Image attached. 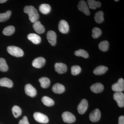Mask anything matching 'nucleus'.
<instances>
[{"label": "nucleus", "mask_w": 124, "mask_h": 124, "mask_svg": "<svg viewBox=\"0 0 124 124\" xmlns=\"http://www.w3.org/2000/svg\"><path fill=\"white\" fill-rule=\"evenodd\" d=\"M113 91L116 92H121L124 91V80L122 78H120L118 81L112 86Z\"/></svg>", "instance_id": "423d86ee"}, {"label": "nucleus", "mask_w": 124, "mask_h": 124, "mask_svg": "<svg viewBox=\"0 0 124 124\" xmlns=\"http://www.w3.org/2000/svg\"><path fill=\"white\" fill-rule=\"evenodd\" d=\"M113 98L120 107L124 106V94L122 92H116L113 95Z\"/></svg>", "instance_id": "39448f33"}, {"label": "nucleus", "mask_w": 124, "mask_h": 124, "mask_svg": "<svg viewBox=\"0 0 124 124\" xmlns=\"http://www.w3.org/2000/svg\"><path fill=\"white\" fill-rule=\"evenodd\" d=\"M19 124H30L28 122L27 117L24 116L22 120L19 121Z\"/></svg>", "instance_id": "72a5a7b5"}, {"label": "nucleus", "mask_w": 124, "mask_h": 124, "mask_svg": "<svg viewBox=\"0 0 124 124\" xmlns=\"http://www.w3.org/2000/svg\"><path fill=\"white\" fill-rule=\"evenodd\" d=\"M7 51L10 54L15 57H22L24 54V53L22 49L18 46H8Z\"/></svg>", "instance_id": "f03ea898"}, {"label": "nucleus", "mask_w": 124, "mask_h": 124, "mask_svg": "<svg viewBox=\"0 0 124 124\" xmlns=\"http://www.w3.org/2000/svg\"><path fill=\"white\" fill-rule=\"evenodd\" d=\"M119 1V0H115V1Z\"/></svg>", "instance_id": "e433bc0d"}, {"label": "nucleus", "mask_w": 124, "mask_h": 124, "mask_svg": "<svg viewBox=\"0 0 124 124\" xmlns=\"http://www.w3.org/2000/svg\"><path fill=\"white\" fill-rule=\"evenodd\" d=\"M103 12L99 11L97 12L94 16V19L95 22L98 23H101L104 21Z\"/></svg>", "instance_id": "5701e85b"}, {"label": "nucleus", "mask_w": 124, "mask_h": 124, "mask_svg": "<svg viewBox=\"0 0 124 124\" xmlns=\"http://www.w3.org/2000/svg\"><path fill=\"white\" fill-rule=\"evenodd\" d=\"M108 70L107 67L103 66H99L94 69L93 72L94 74L97 75H101L104 74Z\"/></svg>", "instance_id": "aec40b11"}, {"label": "nucleus", "mask_w": 124, "mask_h": 124, "mask_svg": "<svg viewBox=\"0 0 124 124\" xmlns=\"http://www.w3.org/2000/svg\"><path fill=\"white\" fill-rule=\"evenodd\" d=\"M15 31V28L13 26H8L5 28L2 31V33L6 36H10L13 35Z\"/></svg>", "instance_id": "393cba45"}, {"label": "nucleus", "mask_w": 124, "mask_h": 124, "mask_svg": "<svg viewBox=\"0 0 124 124\" xmlns=\"http://www.w3.org/2000/svg\"><path fill=\"white\" fill-rule=\"evenodd\" d=\"M98 46L100 50L105 52L108 50L109 47V43L107 41H103L99 43Z\"/></svg>", "instance_id": "bb28decb"}, {"label": "nucleus", "mask_w": 124, "mask_h": 124, "mask_svg": "<svg viewBox=\"0 0 124 124\" xmlns=\"http://www.w3.org/2000/svg\"><path fill=\"white\" fill-rule=\"evenodd\" d=\"M62 118L64 122L68 124L73 123L76 121V118L75 116L69 112H63L62 115Z\"/></svg>", "instance_id": "7ed1b4c3"}, {"label": "nucleus", "mask_w": 124, "mask_h": 124, "mask_svg": "<svg viewBox=\"0 0 124 124\" xmlns=\"http://www.w3.org/2000/svg\"><path fill=\"white\" fill-rule=\"evenodd\" d=\"M8 69V67L4 59L0 58V71H7Z\"/></svg>", "instance_id": "c85d7f7f"}, {"label": "nucleus", "mask_w": 124, "mask_h": 124, "mask_svg": "<svg viewBox=\"0 0 124 124\" xmlns=\"http://www.w3.org/2000/svg\"><path fill=\"white\" fill-rule=\"evenodd\" d=\"M33 117L37 121L40 123L46 124L49 122L47 116L40 112H35L33 114Z\"/></svg>", "instance_id": "20e7f679"}, {"label": "nucleus", "mask_w": 124, "mask_h": 124, "mask_svg": "<svg viewBox=\"0 0 124 124\" xmlns=\"http://www.w3.org/2000/svg\"><path fill=\"white\" fill-rule=\"evenodd\" d=\"M101 116V112L100 110L97 108L94 110L90 113L89 115L90 119L92 122H97L100 120Z\"/></svg>", "instance_id": "ddd939ff"}, {"label": "nucleus", "mask_w": 124, "mask_h": 124, "mask_svg": "<svg viewBox=\"0 0 124 124\" xmlns=\"http://www.w3.org/2000/svg\"><path fill=\"white\" fill-rule=\"evenodd\" d=\"M24 90L27 95L30 97H34L36 95L37 91L36 89L30 84H27L25 85Z\"/></svg>", "instance_id": "f8f14e48"}, {"label": "nucleus", "mask_w": 124, "mask_h": 124, "mask_svg": "<svg viewBox=\"0 0 124 124\" xmlns=\"http://www.w3.org/2000/svg\"><path fill=\"white\" fill-rule=\"evenodd\" d=\"M24 12L28 14L29 20L31 22L34 23L38 21L39 16L38 11L33 6H25L24 8Z\"/></svg>", "instance_id": "f257e3e1"}, {"label": "nucleus", "mask_w": 124, "mask_h": 124, "mask_svg": "<svg viewBox=\"0 0 124 124\" xmlns=\"http://www.w3.org/2000/svg\"><path fill=\"white\" fill-rule=\"evenodd\" d=\"M78 8L79 10L85 15L88 16L90 14V12L89 10L88 5L85 1H80L78 5Z\"/></svg>", "instance_id": "0eeeda50"}, {"label": "nucleus", "mask_w": 124, "mask_h": 124, "mask_svg": "<svg viewBox=\"0 0 124 124\" xmlns=\"http://www.w3.org/2000/svg\"><path fill=\"white\" fill-rule=\"evenodd\" d=\"M80 67L77 65L73 66L71 68V72L73 75L76 76L78 75L81 71Z\"/></svg>", "instance_id": "473e14b6"}, {"label": "nucleus", "mask_w": 124, "mask_h": 124, "mask_svg": "<svg viewBox=\"0 0 124 124\" xmlns=\"http://www.w3.org/2000/svg\"><path fill=\"white\" fill-rule=\"evenodd\" d=\"M58 29L61 33L64 34L68 33L69 30L68 23L65 20H60L59 23Z\"/></svg>", "instance_id": "1a4fd4ad"}, {"label": "nucleus", "mask_w": 124, "mask_h": 124, "mask_svg": "<svg viewBox=\"0 0 124 124\" xmlns=\"http://www.w3.org/2000/svg\"><path fill=\"white\" fill-rule=\"evenodd\" d=\"M33 27L34 30L39 34L44 33L45 31L44 27L39 21H37L33 23Z\"/></svg>", "instance_id": "2eb2a0df"}, {"label": "nucleus", "mask_w": 124, "mask_h": 124, "mask_svg": "<svg viewBox=\"0 0 124 124\" xmlns=\"http://www.w3.org/2000/svg\"><path fill=\"white\" fill-rule=\"evenodd\" d=\"M47 40L52 46H54L57 42V35L55 32L53 31H49L46 34Z\"/></svg>", "instance_id": "6e6552de"}, {"label": "nucleus", "mask_w": 124, "mask_h": 124, "mask_svg": "<svg viewBox=\"0 0 124 124\" xmlns=\"http://www.w3.org/2000/svg\"><path fill=\"white\" fill-rule=\"evenodd\" d=\"M28 39L35 44H38L41 41L40 36L35 33H30L28 35Z\"/></svg>", "instance_id": "dca6fc26"}, {"label": "nucleus", "mask_w": 124, "mask_h": 124, "mask_svg": "<svg viewBox=\"0 0 124 124\" xmlns=\"http://www.w3.org/2000/svg\"><path fill=\"white\" fill-rule=\"evenodd\" d=\"M118 124H124V116H121L119 117Z\"/></svg>", "instance_id": "f704fd0d"}, {"label": "nucleus", "mask_w": 124, "mask_h": 124, "mask_svg": "<svg viewBox=\"0 0 124 124\" xmlns=\"http://www.w3.org/2000/svg\"><path fill=\"white\" fill-rule=\"evenodd\" d=\"M92 36L93 38L95 39L98 38L101 35L102 31L100 28L95 27L92 30Z\"/></svg>", "instance_id": "2f4dec72"}, {"label": "nucleus", "mask_w": 124, "mask_h": 124, "mask_svg": "<svg viewBox=\"0 0 124 124\" xmlns=\"http://www.w3.org/2000/svg\"><path fill=\"white\" fill-rule=\"evenodd\" d=\"M46 60L42 57H39L35 59L32 62V66L36 68H40L44 66Z\"/></svg>", "instance_id": "9b49d317"}, {"label": "nucleus", "mask_w": 124, "mask_h": 124, "mask_svg": "<svg viewBox=\"0 0 124 124\" xmlns=\"http://www.w3.org/2000/svg\"><path fill=\"white\" fill-rule=\"evenodd\" d=\"M42 101L44 104L47 106H51L54 104V101L53 99L47 96H44L42 98Z\"/></svg>", "instance_id": "cd10ccee"}, {"label": "nucleus", "mask_w": 124, "mask_h": 124, "mask_svg": "<svg viewBox=\"0 0 124 124\" xmlns=\"http://www.w3.org/2000/svg\"><path fill=\"white\" fill-rule=\"evenodd\" d=\"M75 54L76 56L82 57L85 58H88L89 56L88 52L82 49H80L75 51Z\"/></svg>", "instance_id": "c756f323"}, {"label": "nucleus", "mask_w": 124, "mask_h": 124, "mask_svg": "<svg viewBox=\"0 0 124 124\" xmlns=\"http://www.w3.org/2000/svg\"><path fill=\"white\" fill-rule=\"evenodd\" d=\"M65 90L64 85L59 83L55 84L52 87V90L55 93H62L64 92Z\"/></svg>", "instance_id": "a211bd4d"}, {"label": "nucleus", "mask_w": 124, "mask_h": 124, "mask_svg": "<svg viewBox=\"0 0 124 124\" xmlns=\"http://www.w3.org/2000/svg\"><path fill=\"white\" fill-rule=\"evenodd\" d=\"M51 8L50 5L48 4H42L40 6L39 10L41 13L47 14L51 11Z\"/></svg>", "instance_id": "412c9836"}, {"label": "nucleus", "mask_w": 124, "mask_h": 124, "mask_svg": "<svg viewBox=\"0 0 124 124\" xmlns=\"http://www.w3.org/2000/svg\"><path fill=\"white\" fill-rule=\"evenodd\" d=\"M88 107V103L87 100L83 99L81 100L78 107V110L80 114H83L86 112Z\"/></svg>", "instance_id": "9d476101"}, {"label": "nucleus", "mask_w": 124, "mask_h": 124, "mask_svg": "<svg viewBox=\"0 0 124 124\" xmlns=\"http://www.w3.org/2000/svg\"><path fill=\"white\" fill-rule=\"evenodd\" d=\"M39 81L40 83L41 86L44 88H46L49 86L50 81L48 78L43 77L40 78Z\"/></svg>", "instance_id": "4be33fe9"}, {"label": "nucleus", "mask_w": 124, "mask_h": 124, "mask_svg": "<svg viewBox=\"0 0 124 124\" xmlns=\"http://www.w3.org/2000/svg\"><path fill=\"white\" fill-rule=\"evenodd\" d=\"M55 71L59 74L65 73L67 70V67L66 64L62 63H56L54 65Z\"/></svg>", "instance_id": "4468645a"}, {"label": "nucleus", "mask_w": 124, "mask_h": 124, "mask_svg": "<svg viewBox=\"0 0 124 124\" xmlns=\"http://www.w3.org/2000/svg\"><path fill=\"white\" fill-rule=\"evenodd\" d=\"M88 5L90 8L95 9L97 8H99L101 6V2L99 1H95L94 0L87 1Z\"/></svg>", "instance_id": "b1692460"}, {"label": "nucleus", "mask_w": 124, "mask_h": 124, "mask_svg": "<svg viewBox=\"0 0 124 124\" xmlns=\"http://www.w3.org/2000/svg\"><path fill=\"white\" fill-rule=\"evenodd\" d=\"M90 89L93 93H100L104 89V86L101 83H97L91 85Z\"/></svg>", "instance_id": "6ab92c4d"}, {"label": "nucleus", "mask_w": 124, "mask_h": 124, "mask_svg": "<svg viewBox=\"0 0 124 124\" xmlns=\"http://www.w3.org/2000/svg\"><path fill=\"white\" fill-rule=\"evenodd\" d=\"M13 81L7 78H3L0 79V86L10 88L13 87Z\"/></svg>", "instance_id": "f3484780"}, {"label": "nucleus", "mask_w": 124, "mask_h": 124, "mask_svg": "<svg viewBox=\"0 0 124 124\" xmlns=\"http://www.w3.org/2000/svg\"><path fill=\"white\" fill-rule=\"evenodd\" d=\"M12 111L14 116L16 118L19 117L22 114V109L18 106H14L12 108Z\"/></svg>", "instance_id": "7c9ffc66"}, {"label": "nucleus", "mask_w": 124, "mask_h": 124, "mask_svg": "<svg viewBox=\"0 0 124 124\" xmlns=\"http://www.w3.org/2000/svg\"><path fill=\"white\" fill-rule=\"evenodd\" d=\"M7 1V0H0V3H3Z\"/></svg>", "instance_id": "c9c22d12"}, {"label": "nucleus", "mask_w": 124, "mask_h": 124, "mask_svg": "<svg viewBox=\"0 0 124 124\" xmlns=\"http://www.w3.org/2000/svg\"><path fill=\"white\" fill-rule=\"evenodd\" d=\"M11 14L10 10H8L3 13H0V22H4L8 20L10 17Z\"/></svg>", "instance_id": "a878e982"}]
</instances>
